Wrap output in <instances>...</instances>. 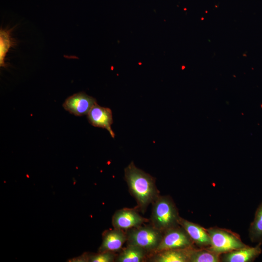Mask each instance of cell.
<instances>
[{
	"mask_svg": "<svg viewBox=\"0 0 262 262\" xmlns=\"http://www.w3.org/2000/svg\"><path fill=\"white\" fill-rule=\"evenodd\" d=\"M150 224L163 233L180 226L178 208L169 196L160 195L152 203Z\"/></svg>",
	"mask_w": 262,
	"mask_h": 262,
	"instance_id": "2",
	"label": "cell"
},
{
	"mask_svg": "<svg viewBox=\"0 0 262 262\" xmlns=\"http://www.w3.org/2000/svg\"><path fill=\"white\" fill-rule=\"evenodd\" d=\"M97 103L96 99L84 92H79L67 98L63 104L64 108L76 116L87 115Z\"/></svg>",
	"mask_w": 262,
	"mask_h": 262,
	"instance_id": "7",
	"label": "cell"
},
{
	"mask_svg": "<svg viewBox=\"0 0 262 262\" xmlns=\"http://www.w3.org/2000/svg\"><path fill=\"white\" fill-rule=\"evenodd\" d=\"M135 209L123 208L116 211L112 217V224L115 229L127 230L140 226L148 222Z\"/></svg>",
	"mask_w": 262,
	"mask_h": 262,
	"instance_id": "6",
	"label": "cell"
},
{
	"mask_svg": "<svg viewBox=\"0 0 262 262\" xmlns=\"http://www.w3.org/2000/svg\"><path fill=\"white\" fill-rule=\"evenodd\" d=\"M211 239V245L208 248L221 255L247 246L240 236L232 230L215 226L206 229Z\"/></svg>",
	"mask_w": 262,
	"mask_h": 262,
	"instance_id": "3",
	"label": "cell"
},
{
	"mask_svg": "<svg viewBox=\"0 0 262 262\" xmlns=\"http://www.w3.org/2000/svg\"><path fill=\"white\" fill-rule=\"evenodd\" d=\"M167 249L151 254L148 261L152 262H189V250Z\"/></svg>",
	"mask_w": 262,
	"mask_h": 262,
	"instance_id": "12",
	"label": "cell"
},
{
	"mask_svg": "<svg viewBox=\"0 0 262 262\" xmlns=\"http://www.w3.org/2000/svg\"><path fill=\"white\" fill-rule=\"evenodd\" d=\"M220 255L208 247L196 248L192 247L189 250V262H219Z\"/></svg>",
	"mask_w": 262,
	"mask_h": 262,
	"instance_id": "14",
	"label": "cell"
},
{
	"mask_svg": "<svg viewBox=\"0 0 262 262\" xmlns=\"http://www.w3.org/2000/svg\"><path fill=\"white\" fill-rule=\"evenodd\" d=\"M143 225L125 231L127 245L140 247L149 254L154 253L161 242L163 233L150 223Z\"/></svg>",
	"mask_w": 262,
	"mask_h": 262,
	"instance_id": "4",
	"label": "cell"
},
{
	"mask_svg": "<svg viewBox=\"0 0 262 262\" xmlns=\"http://www.w3.org/2000/svg\"><path fill=\"white\" fill-rule=\"evenodd\" d=\"M262 244L255 246H247L220 255L223 262H252L262 253Z\"/></svg>",
	"mask_w": 262,
	"mask_h": 262,
	"instance_id": "9",
	"label": "cell"
},
{
	"mask_svg": "<svg viewBox=\"0 0 262 262\" xmlns=\"http://www.w3.org/2000/svg\"><path fill=\"white\" fill-rule=\"evenodd\" d=\"M149 254L144 249L136 246L127 245L119 255L116 257L117 262H143Z\"/></svg>",
	"mask_w": 262,
	"mask_h": 262,
	"instance_id": "13",
	"label": "cell"
},
{
	"mask_svg": "<svg viewBox=\"0 0 262 262\" xmlns=\"http://www.w3.org/2000/svg\"><path fill=\"white\" fill-rule=\"evenodd\" d=\"M193 247H195V245L193 241L180 225L163 233L161 242L155 252L167 249H185Z\"/></svg>",
	"mask_w": 262,
	"mask_h": 262,
	"instance_id": "5",
	"label": "cell"
},
{
	"mask_svg": "<svg viewBox=\"0 0 262 262\" xmlns=\"http://www.w3.org/2000/svg\"><path fill=\"white\" fill-rule=\"evenodd\" d=\"M12 45L10 36L8 32L0 30V66H5L4 58Z\"/></svg>",
	"mask_w": 262,
	"mask_h": 262,
	"instance_id": "16",
	"label": "cell"
},
{
	"mask_svg": "<svg viewBox=\"0 0 262 262\" xmlns=\"http://www.w3.org/2000/svg\"><path fill=\"white\" fill-rule=\"evenodd\" d=\"M87 115L88 121L92 126L105 129L113 138L115 137L111 128L113 119L112 112L110 108L102 107L96 103Z\"/></svg>",
	"mask_w": 262,
	"mask_h": 262,
	"instance_id": "8",
	"label": "cell"
},
{
	"mask_svg": "<svg viewBox=\"0 0 262 262\" xmlns=\"http://www.w3.org/2000/svg\"><path fill=\"white\" fill-rule=\"evenodd\" d=\"M124 176L130 194L136 201L137 210L144 213L160 195L155 178L137 167L132 161L125 168Z\"/></svg>",
	"mask_w": 262,
	"mask_h": 262,
	"instance_id": "1",
	"label": "cell"
},
{
	"mask_svg": "<svg viewBox=\"0 0 262 262\" xmlns=\"http://www.w3.org/2000/svg\"><path fill=\"white\" fill-rule=\"evenodd\" d=\"M88 262H113L115 261L116 257L114 252L106 251L97 254L87 253Z\"/></svg>",
	"mask_w": 262,
	"mask_h": 262,
	"instance_id": "17",
	"label": "cell"
},
{
	"mask_svg": "<svg viewBox=\"0 0 262 262\" xmlns=\"http://www.w3.org/2000/svg\"><path fill=\"white\" fill-rule=\"evenodd\" d=\"M126 241L127 234L125 230L115 228L107 230L102 234V242L98 252L118 251Z\"/></svg>",
	"mask_w": 262,
	"mask_h": 262,
	"instance_id": "11",
	"label": "cell"
},
{
	"mask_svg": "<svg viewBox=\"0 0 262 262\" xmlns=\"http://www.w3.org/2000/svg\"><path fill=\"white\" fill-rule=\"evenodd\" d=\"M248 236L252 243L262 244V202L257 208L254 219L249 226Z\"/></svg>",
	"mask_w": 262,
	"mask_h": 262,
	"instance_id": "15",
	"label": "cell"
},
{
	"mask_svg": "<svg viewBox=\"0 0 262 262\" xmlns=\"http://www.w3.org/2000/svg\"><path fill=\"white\" fill-rule=\"evenodd\" d=\"M179 223L187 232L195 245L199 248L210 246L211 239L206 229L181 217Z\"/></svg>",
	"mask_w": 262,
	"mask_h": 262,
	"instance_id": "10",
	"label": "cell"
}]
</instances>
